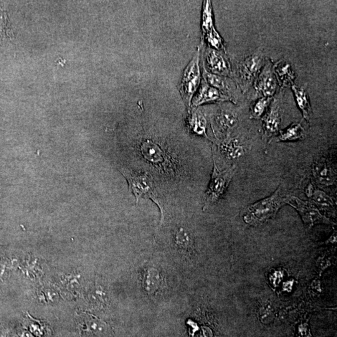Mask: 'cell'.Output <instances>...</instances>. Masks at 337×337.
I'll list each match as a JSON object with an SVG mask.
<instances>
[{
    "mask_svg": "<svg viewBox=\"0 0 337 337\" xmlns=\"http://www.w3.org/2000/svg\"><path fill=\"white\" fill-rule=\"evenodd\" d=\"M278 83L272 63L267 60L254 83L255 98H272L277 90Z\"/></svg>",
    "mask_w": 337,
    "mask_h": 337,
    "instance_id": "cell-7",
    "label": "cell"
},
{
    "mask_svg": "<svg viewBox=\"0 0 337 337\" xmlns=\"http://www.w3.org/2000/svg\"><path fill=\"white\" fill-rule=\"evenodd\" d=\"M231 101L232 99L217 89L207 84L204 80L200 87L198 93L193 100V105L198 106L206 103H217Z\"/></svg>",
    "mask_w": 337,
    "mask_h": 337,
    "instance_id": "cell-11",
    "label": "cell"
},
{
    "mask_svg": "<svg viewBox=\"0 0 337 337\" xmlns=\"http://www.w3.org/2000/svg\"><path fill=\"white\" fill-rule=\"evenodd\" d=\"M284 203L280 187L270 196L255 202L248 207L244 220L247 224L257 226L275 217Z\"/></svg>",
    "mask_w": 337,
    "mask_h": 337,
    "instance_id": "cell-1",
    "label": "cell"
},
{
    "mask_svg": "<svg viewBox=\"0 0 337 337\" xmlns=\"http://www.w3.org/2000/svg\"><path fill=\"white\" fill-rule=\"evenodd\" d=\"M284 203L295 209L308 227L318 224H331L330 220L321 214L318 209L310 202L303 201L295 196H288L284 198Z\"/></svg>",
    "mask_w": 337,
    "mask_h": 337,
    "instance_id": "cell-6",
    "label": "cell"
},
{
    "mask_svg": "<svg viewBox=\"0 0 337 337\" xmlns=\"http://www.w3.org/2000/svg\"><path fill=\"white\" fill-rule=\"evenodd\" d=\"M311 198L314 204L321 209L331 211L334 209V202L332 199L320 190L314 189Z\"/></svg>",
    "mask_w": 337,
    "mask_h": 337,
    "instance_id": "cell-20",
    "label": "cell"
},
{
    "mask_svg": "<svg viewBox=\"0 0 337 337\" xmlns=\"http://www.w3.org/2000/svg\"><path fill=\"white\" fill-rule=\"evenodd\" d=\"M204 69L212 74L221 77H232L230 63L224 53L209 48L204 53Z\"/></svg>",
    "mask_w": 337,
    "mask_h": 337,
    "instance_id": "cell-8",
    "label": "cell"
},
{
    "mask_svg": "<svg viewBox=\"0 0 337 337\" xmlns=\"http://www.w3.org/2000/svg\"><path fill=\"white\" fill-rule=\"evenodd\" d=\"M265 64L264 55L257 50L237 65L235 80L243 93H246L251 87Z\"/></svg>",
    "mask_w": 337,
    "mask_h": 337,
    "instance_id": "cell-2",
    "label": "cell"
},
{
    "mask_svg": "<svg viewBox=\"0 0 337 337\" xmlns=\"http://www.w3.org/2000/svg\"><path fill=\"white\" fill-rule=\"evenodd\" d=\"M312 173L313 178L319 186H330L336 181V171L325 159H316L314 162Z\"/></svg>",
    "mask_w": 337,
    "mask_h": 337,
    "instance_id": "cell-9",
    "label": "cell"
},
{
    "mask_svg": "<svg viewBox=\"0 0 337 337\" xmlns=\"http://www.w3.org/2000/svg\"><path fill=\"white\" fill-rule=\"evenodd\" d=\"M272 98H258L257 101L253 104L251 109V118L255 120H259L266 110V108L272 102Z\"/></svg>",
    "mask_w": 337,
    "mask_h": 337,
    "instance_id": "cell-22",
    "label": "cell"
},
{
    "mask_svg": "<svg viewBox=\"0 0 337 337\" xmlns=\"http://www.w3.org/2000/svg\"><path fill=\"white\" fill-rule=\"evenodd\" d=\"M200 48L197 49L191 62L187 66L184 72L179 91L187 107L191 106V101L201 83L200 71Z\"/></svg>",
    "mask_w": 337,
    "mask_h": 337,
    "instance_id": "cell-5",
    "label": "cell"
},
{
    "mask_svg": "<svg viewBox=\"0 0 337 337\" xmlns=\"http://www.w3.org/2000/svg\"><path fill=\"white\" fill-rule=\"evenodd\" d=\"M214 126L222 135L229 137L233 129L236 128L239 120L236 114L229 110H221L214 118Z\"/></svg>",
    "mask_w": 337,
    "mask_h": 337,
    "instance_id": "cell-12",
    "label": "cell"
},
{
    "mask_svg": "<svg viewBox=\"0 0 337 337\" xmlns=\"http://www.w3.org/2000/svg\"><path fill=\"white\" fill-rule=\"evenodd\" d=\"M215 29L213 25L212 12L211 2H204L202 14V31L205 35Z\"/></svg>",
    "mask_w": 337,
    "mask_h": 337,
    "instance_id": "cell-21",
    "label": "cell"
},
{
    "mask_svg": "<svg viewBox=\"0 0 337 337\" xmlns=\"http://www.w3.org/2000/svg\"><path fill=\"white\" fill-rule=\"evenodd\" d=\"M121 171L128 182L129 190L135 196L136 204L141 197L149 199L158 205L162 212L161 207L157 198L153 178L148 172L135 173L124 169Z\"/></svg>",
    "mask_w": 337,
    "mask_h": 337,
    "instance_id": "cell-3",
    "label": "cell"
},
{
    "mask_svg": "<svg viewBox=\"0 0 337 337\" xmlns=\"http://www.w3.org/2000/svg\"><path fill=\"white\" fill-rule=\"evenodd\" d=\"M281 113L280 103L277 100L271 102L270 107L263 119V137L271 138L280 132Z\"/></svg>",
    "mask_w": 337,
    "mask_h": 337,
    "instance_id": "cell-10",
    "label": "cell"
},
{
    "mask_svg": "<svg viewBox=\"0 0 337 337\" xmlns=\"http://www.w3.org/2000/svg\"><path fill=\"white\" fill-rule=\"evenodd\" d=\"M203 77L204 81L207 84L211 85L212 87L217 89L218 90L221 91L222 93L229 96L232 98L230 95V86L227 77H221V76L212 74V73L207 72L204 68Z\"/></svg>",
    "mask_w": 337,
    "mask_h": 337,
    "instance_id": "cell-17",
    "label": "cell"
},
{
    "mask_svg": "<svg viewBox=\"0 0 337 337\" xmlns=\"http://www.w3.org/2000/svg\"><path fill=\"white\" fill-rule=\"evenodd\" d=\"M305 137V130L301 123H293L287 129L280 131L279 136L274 139L276 142L300 140Z\"/></svg>",
    "mask_w": 337,
    "mask_h": 337,
    "instance_id": "cell-18",
    "label": "cell"
},
{
    "mask_svg": "<svg viewBox=\"0 0 337 337\" xmlns=\"http://www.w3.org/2000/svg\"><path fill=\"white\" fill-rule=\"evenodd\" d=\"M176 240L177 245L181 249L189 250L191 249L192 242L190 235L186 230L181 229L177 232Z\"/></svg>",
    "mask_w": 337,
    "mask_h": 337,
    "instance_id": "cell-23",
    "label": "cell"
},
{
    "mask_svg": "<svg viewBox=\"0 0 337 337\" xmlns=\"http://www.w3.org/2000/svg\"><path fill=\"white\" fill-rule=\"evenodd\" d=\"M220 150L228 160L234 161L244 155L245 149L239 139L227 137L220 144Z\"/></svg>",
    "mask_w": 337,
    "mask_h": 337,
    "instance_id": "cell-14",
    "label": "cell"
},
{
    "mask_svg": "<svg viewBox=\"0 0 337 337\" xmlns=\"http://www.w3.org/2000/svg\"><path fill=\"white\" fill-rule=\"evenodd\" d=\"M163 283V278L156 268H149L144 273L143 286L149 294L158 292Z\"/></svg>",
    "mask_w": 337,
    "mask_h": 337,
    "instance_id": "cell-15",
    "label": "cell"
},
{
    "mask_svg": "<svg viewBox=\"0 0 337 337\" xmlns=\"http://www.w3.org/2000/svg\"><path fill=\"white\" fill-rule=\"evenodd\" d=\"M189 125L195 133L207 136V121L199 110L193 111L189 119Z\"/></svg>",
    "mask_w": 337,
    "mask_h": 337,
    "instance_id": "cell-19",
    "label": "cell"
},
{
    "mask_svg": "<svg viewBox=\"0 0 337 337\" xmlns=\"http://www.w3.org/2000/svg\"><path fill=\"white\" fill-rule=\"evenodd\" d=\"M273 68L278 85L283 88L293 85L295 76L290 63L284 60H280L273 66Z\"/></svg>",
    "mask_w": 337,
    "mask_h": 337,
    "instance_id": "cell-13",
    "label": "cell"
},
{
    "mask_svg": "<svg viewBox=\"0 0 337 337\" xmlns=\"http://www.w3.org/2000/svg\"><path fill=\"white\" fill-rule=\"evenodd\" d=\"M292 87L295 96L296 103L303 113L304 119L307 121H310L311 109L307 93L303 88L298 87L294 85Z\"/></svg>",
    "mask_w": 337,
    "mask_h": 337,
    "instance_id": "cell-16",
    "label": "cell"
},
{
    "mask_svg": "<svg viewBox=\"0 0 337 337\" xmlns=\"http://www.w3.org/2000/svg\"><path fill=\"white\" fill-rule=\"evenodd\" d=\"M214 169L211 182L204 196V208L214 204L223 196L234 177L237 167L233 165L224 171L217 169L214 159Z\"/></svg>",
    "mask_w": 337,
    "mask_h": 337,
    "instance_id": "cell-4",
    "label": "cell"
}]
</instances>
